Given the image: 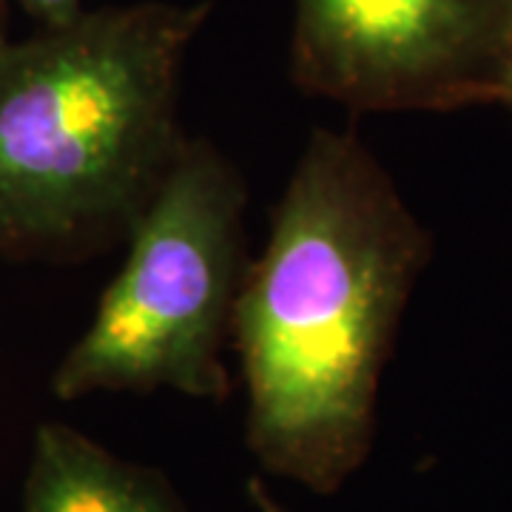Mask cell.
Here are the masks:
<instances>
[{
	"instance_id": "cell-7",
	"label": "cell",
	"mask_w": 512,
	"mask_h": 512,
	"mask_svg": "<svg viewBox=\"0 0 512 512\" xmlns=\"http://www.w3.org/2000/svg\"><path fill=\"white\" fill-rule=\"evenodd\" d=\"M245 495H248V501H251V507L256 512H291L288 504H282L276 493L271 490V484L265 481V478H248L245 481Z\"/></svg>"
},
{
	"instance_id": "cell-4",
	"label": "cell",
	"mask_w": 512,
	"mask_h": 512,
	"mask_svg": "<svg viewBox=\"0 0 512 512\" xmlns=\"http://www.w3.org/2000/svg\"><path fill=\"white\" fill-rule=\"evenodd\" d=\"M512 0H296L291 77L353 114L498 103Z\"/></svg>"
},
{
	"instance_id": "cell-6",
	"label": "cell",
	"mask_w": 512,
	"mask_h": 512,
	"mask_svg": "<svg viewBox=\"0 0 512 512\" xmlns=\"http://www.w3.org/2000/svg\"><path fill=\"white\" fill-rule=\"evenodd\" d=\"M37 26H57L83 12V0H9Z\"/></svg>"
},
{
	"instance_id": "cell-9",
	"label": "cell",
	"mask_w": 512,
	"mask_h": 512,
	"mask_svg": "<svg viewBox=\"0 0 512 512\" xmlns=\"http://www.w3.org/2000/svg\"><path fill=\"white\" fill-rule=\"evenodd\" d=\"M9 9H12V3L0 0V49L9 43Z\"/></svg>"
},
{
	"instance_id": "cell-8",
	"label": "cell",
	"mask_w": 512,
	"mask_h": 512,
	"mask_svg": "<svg viewBox=\"0 0 512 512\" xmlns=\"http://www.w3.org/2000/svg\"><path fill=\"white\" fill-rule=\"evenodd\" d=\"M498 103H504L512 111V43L510 52H507V63H504V74H501V97Z\"/></svg>"
},
{
	"instance_id": "cell-5",
	"label": "cell",
	"mask_w": 512,
	"mask_h": 512,
	"mask_svg": "<svg viewBox=\"0 0 512 512\" xmlns=\"http://www.w3.org/2000/svg\"><path fill=\"white\" fill-rule=\"evenodd\" d=\"M20 512H185L157 470L114 456L63 421L32 439Z\"/></svg>"
},
{
	"instance_id": "cell-1",
	"label": "cell",
	"mask_w": 512,
	"mask_h": 512,
	"mask_svg": "<svg viewBox=\"0 0 512 512\" xmlns=\"http://www.w3.org/2000/svg\"><path fill=\"white\" fill-rule=\"evenodd\" d=\"M433 254L356 131L316 128L248 262L231 322L259 467L316 495L362 470L382 373Z\"/></svg>"
},
{
	"instance_id": "cell-2",
	"label": "cell",
	"mask_w": 512,
	"mask_h": 512,
	"mask_svg": "<svg viewBox=\"0 0 512 512\" xmlns=\"http://www.w3.org/2000/svg\"><path fill=\"white\" fill-rule=\"evenodd\" d=\"M211 3L83 9L0 49V256L83 262L128 237L185 143Z\"/></svg>"
},
{
	"instance_id": "cell-3",
	"label": "cell",
	"mask_w": 512,
	"mask_h": 512,
	"mask_svg": "<svg viewBox=\"0 0 512 512\" xmlns=\"http://www.w3.org/2000/svg\"><path fill=\"white\" fill-rule=\"evenodd\" d=\"M248 185L205 137H185L168 177L128 231V254L92 322L52 376L60 402L174 390L225 402V348L248 268Z\"/></svg>"
}]
</instances>
